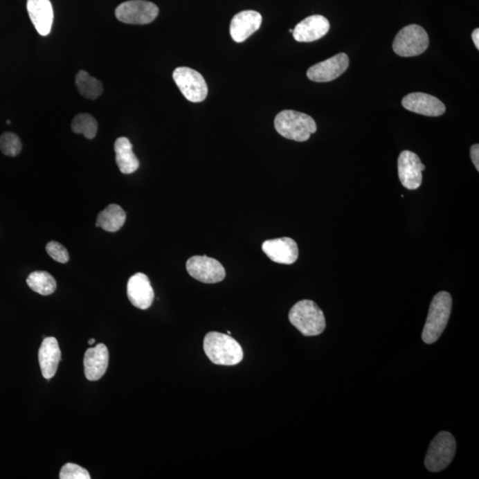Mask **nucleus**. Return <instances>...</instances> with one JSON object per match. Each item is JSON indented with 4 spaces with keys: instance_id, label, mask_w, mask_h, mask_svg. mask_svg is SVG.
I'll return each instance as SVG.
<instances>
[{
    "instance_id": "nucleus-1",
    "label": "nucleus",
    "mask_w": 479,
    "mask_h": 479,
    "mask_svg": "<svg viewBox=\"0 0 479 479\" xmlns=\"http://www.w3.org/2000/svg\"><path fill=\"white\" fill-rule=\"evenodd\" d=\"M204 350L210 361L216 365H235L244 359L241 345L226 334L208 333L204 337Z\"/></svg>"
},
{
    "instance_id": "nucleus-2",
    "label": "nucleus",
    "mask_w": 479,
    "mask_h": 479,
    "mask_svg": "<svg viewBox=\"0 0 479 479\" xmlns=\"http://www.w3.org/2000/svg\"><path fill=\"white\" fill-rule=\"evenodd\" d=\"M274 127L282 137L304 143L317 131L316 123L310 116L295 110H283L274 119Z\"/></svg>"
},
{
    "instance_id": "nucleus-3",
    "label": "nucleus",
    "mask_w": 479,
    "mask_h": 479,
    "mask_svg": "<svg viewBox=\"0 0 479 479\" xmlns=\"http://www.w3.org/2000/svg\"><path fill=\"white\" fill-rule=\"evenodd\" d=\"M453 299L449 292L437 293L431 301L428 314L422 330V338L431 345L439 340L449 323Z\"/></svg>"
},
{
    "instance_id": "nucleus-4",
    "label": "nucleus",
    "mask_w": 479,
    "mask_h": 479,
    "mask_svg": "<svg viewBox=\"0 0 479 479\" xmlns=\"http://www.w3.org/2000/svg\"><path fill=\"white\" fill-rule=\"evenodd\" d=\"M289 319L305 336H319L325 330L323 311L311 300L298 302L289 311Z\"/></svg>"
},
{
    "instance_id": "nucleus-5",
    "label": "nucleus",
    "mask_w": 479,
    "mask_h": 479,
    "mask_svg": "<svg viewBox=\"0 0 479 479\" xmlns=\"http://www.w3.org/2000/svg\"><path fill=\"white\" fill-rule=\"evenodd\" d=\"M456 442L453 435L442 431L431 441L425 456L424 464L431 472H440L445 469L455 458Z\"/></svg>"
},
{
    "instance_id": "nucleus-6",
    "label": "nucleus",
    "mask_w": 479,
    "mask_h": 479,
    "mask_svg": "<svg viewBox=\"0 0 479 479\" xmlns=\"http://www.w3.org/2000/svg\"><path fill=\"white\" fill-rule=\"evenodd\" d=\"M392 46L397 55L402 57H414L426 51L428 36L424 28L410 24L396 35Z\"/></svg>"
},
{
    "instance_id": "nucleus-7",
    "label": "nucleus",
    "mask_w": 479,
    "mask_h": 479,
    "mask_svg": "<svg viewBox=\"0 0 479 479\" xmlns=\"http://www.w3.org/2000/svg\"><path fill=\"white\" fill-rule=\"evenodd\" d=\"M173 80L186 99L191 102H201L206 99L208 87L199 72L188 67H179L173 72Z\"/></svg>"
},
{
    "instance_id": "nucleus-8",
    "label": "nucleus",
    "mask_w": 479,
    "mask_h": 479,
    "mask_svg": "<svg viewBox=\"0 0 479 479\" xmlns=\"http://www.w3.org/2000/svg\"><path fill=\"white\" fill-rule=\"evenodd\" d=\"M159 9L156 5L144 0H131L122 3L116 9V17L127 24H147L157 17Z\"/></svg>"
},
{
    "instance_id": "nucleus-9",
    "label": "nucleus",
    "mask_w": 479,
    "mask_h": 479,
    "mask_svg": "<svg viewBox=\"0 0 479 479\" xmlns=\"http://www.w3.org/2000/svg\"><path fill=\"white\" fill-rule=\"evenodd\" d=\"M188 273L195 280L204 283L222 282L226 277V270L222 263L207 256H194L188 260Z\"/></svg>"
},
{
    "instance_id": "nucleus-10",
    "label": "nucleus",
    "mask_w": 479,
    "mask_h": 479,
    "mask_svg": "<svg viewBox=\"0 0 479 479\" xmlns=\"http://www.w3.org/2000/svg\"><path fill=\"white\" fill-rule=\"evenodd\" d=\"M425 165L417 154L405 150L399 154L398 159L399 178L403 187L409 190H415L421 187L422 181V172Z\"/></svg>"
},
{
    "instance_id": "nucleus-11",
    "label": "nucleus",
    "mask_w": 479,
    "mask_h": 479,
    "mask_svg": "<svg viewBox=\"0 0 479 479\" xmlns=\"http://www.w3.org/2000/svg\"><path fill=\"white\" fill-rule=\"evenodd\" d=\"M349 67V57L346 53H340L329 59L311 66L307 71L309 80L325 83L336 80L345 73Z\"/></svg>"
},
{
    "instance_id": "nucleus-12",
    "label": "nucleus",
    "mask_w": 479,
    "mask_h": 479,
    "mask_svg": "<svg viewBox=\"0 0 479 479\" xmlns=\"http://www.w3.org/2000/svg\"><path fill=\"white\" fill-rule=\"evenodd\" d=\"M262 251L271 260L278 264H292L298 258L297 242L289 237L267 240L263 242Z\"/></svg>"
},
{
    "instance_id": "nucleus-13",
    "label": "nucleus",
    "mask_w": 479,
    "mask_h": 479,
    "mask_svg": "<svg viewBox=\"0 0 479 479\" xmlns=\"http://www.w3.org/2000/svg\"><path fill=\"white\" fill-rule=\"evenodd\" d=\"M129 300L135 307L147 310L153 304L154 292L151 286L149 277L146 274L138 273L132 275L127 283Z\"/></svg>"
},
{
    "instance_id": "nucleus-14",
    "label": "nucleus",
    "mask_w": 479,
    "mask_h": 479,
    "mask_svg": "<svg viewBox=\"0 0 479 479\" xmlns=\"http://www.w3.org/2000/svg\"><path fill=\"white\" fill-rule=\"evenodd\" d=\"M402 105L409 111L426 116H440L446 112V106L437 98L424 93H413L403 98Z\"/></svg>"
},
{
    "instance_id": "nucleus-15",
    "label": "nucleus",
    "mask_w": 479,
    "mask_h": 479,
    "mask_svg": "<svg viewBox=\"0 0 479 479\" xmlns=\"http://www.w3.org/2000/svg\"><path fill=\"white\" fill-rule=\"evenodd\" d=\"M261 24L262 17L260 12L253 10L242 11L233 17L230 24V34L235 42L242 43L256 33Z\"/></svg>"
},
{
    "instance_id": "nucleus-16",
    "label": "nucleus",
    "mask_w": 479,
    "mask_h": 479,
    "mask_svg": "<svg viewBox=\"0 0 479 479\" xmlns=\"http://www.w3.org/2000/svg\"><path fill=\"white\" fill-rule=\"evenodd\" d=\"M109 350L104 343L87 350L84 358V374L91 382L100 380L109 367Z\"/></svg>"
},
{
    "instance_id": "nucleus-17",
    "label": "nucleus",
    "mask_w": 479,
    "mask_h": 479,
    "mask_svg": "<svg viewBox=\"0 0 479 479\" xmlns=\"http://www.w3.org/2000/svg\"><path fill=\"white\" fill-rule=\"evenodd\" d=\"M329 27V21L323 15H311L296 26L293 37L298 42H313L325 36Z\"/></svg>"
},
{
    "instance_id": "nucleus-18",
    "label": "nucleus",
    "mask_w": 479,
    "mask_h": 479,
    "mask_svg": "<svg viewBox=\"0 0 479 479\" xmlns=\"http://www.w3.org/2000/svg\"><path fill=\"white\" fill-rule=\"evenodd\" d=\"M62 361V352L55 337H45L39 351V361L43 377L47 380L55 376L60 361Z\"/></svg>"
},
{
    "instance_id": "nucleus-19",
    "label": "nucleus",
    "mask_w": 479,
    "mask_h": 479,
    "mask_svg": "<svg viewBox=\"0 0 479 479\" xmlns=\"http://www.w3.org/2000/svg\"><path fill=\"white\" fill-rule=\"evenodd\" d=\"M27 10L37 33L47 36L51 33L53 10L50 0H28Z\"/></svg>"
},
{
    "instance_id": "nucleus-20",
    "label": "nucleus",
    "mask_w": 479,
    "mask_h": 479,
    "mask_svg": "<svg viewBox=\"0 0 479 479\" xmlns=\"http://www.w3.org/2000/svg\"><path fill=\"white\" fill-rule=\"evenodd\" d=\"M116 162L120 172L131 174L136 172L140 162L132 150V144L127 138H118L115 143Z\"/></svg>"
},
{
    "instance_id": "nucleus-21",
    "label": "nucleus",
    "mask_w": 479,
    "mask_h": 479,
    "mask_svg": "<svg viewBox=\"0 0 479 479\" xmlns=\"http://www.w3.org/2000/svg\"><path fill=\"white\" fill-rule=\"evenodd\" d=\"M125 220L126 214L122 207L118 204H110L98 215L96 226L107 232L115 233L122 228Z\"/></svg>"
},
{
    "instance_id": "nucleus-22",
    "label": "nucleus",
    "mask_w": 479,
    "mask_h": 479,
    "mask_svg": "<svg viewBox=\"0 0 479 479\" xmlns=\"http://www.w3.org/2000/svg\"><path fill=\"white\" fill-rule=\"evenodd\" d=\"M75 86L81 96L87 99L96 100L103 93L102 82L84 71H78L75 75Z\"/></svg>"
},
{
    "instance_id": "nucleus-23",
    "label": "nucleus",
    "mask_w": 479,
    "mask_h": 479,
    "mask_svg": "<svg viewBox=\"0 0 479 479\" xmlns=\"http://www.w3.org/2000/svg\"><path fill=\"white\" fill-rule=\"evenodd\" d=\"M27 284L33 291L42 296L51 295L57 288L55 279L45 271L31 273L27 278Z\"/></svg>"
},
{
    "instance_id": "nucleus-24",
    "label": "nucleus",
    "mask_w": 479,
    "mask_h": 479,
    "mask_svg": "<svg viewBox=\"0 0 479 479\" xmlns=\"http://www.w3.org/2000/svg\"><path fill=\"white\" fill-rule=\"evenodd\" d=\"M71 128L75 134H83L84 137L91 140L96 136L98 123L93 116L83 113L75 116Z\"/></svg>"
},
{
    "instance_id": "nucleus-25",
    "label": "nucleus",
    "mask_w": 479,
    "mask_h": 479,
    "mask_svg": "<svg viewBox=\"0 0 479 479\" xmlns=\"http://www.w3.org/2000/svg\"><path fill=\"white\" fill-rule=\"evenodd\" d=\"M23 144L20 138L12 132H5L0 137V150L6 156H17L21 153Z\"/></svg>"
},
{
    "instance_id": "nucleus-26",
    "label": "nucleus",
    "mask_w": 479,
    "mask_h": 479,
    "mask_svg": "<svg viewBox=\"0 0 479 479\" xmlns=\"http://www.w3.org/2000/svg\"><path fill=\"white\" fill-rule=\"evenodd\" d=\"M61 479H90L89 472L81 466L75 463H67L63 466L60 472Z\"/></svg>"
},
{
    "instance_id": "nucleus-27",
    "label": "nucleus",
    "mask_w": 479,
    "mask_h": 479,
    "mask_svg": "<svg viewBox=\"0 0 479 479\" xmlns=\"http://www.w3.org/2000/svg\"><path fill=\"white\" fill-rule=\"evenodd\" d=\"M46 250L49 256L56 262L66 264L69 262V256L67 248L58 242H50L46 245Z\"/></svg>"
},
{
    "instance_id": "nucleus-28",
    "label": "nucleus",
    "mask_w": 479,
    "mask_h": 479,
    "mask_svg": "<svg viewBox=\"0 0 479 479\" xmlns=\"http://www.w3.org/2000/svg\"><path fill=\"white\" fill-rule=\"evenodd\" d=\"M471 157L476 169L479 172V145L475 144L471 149Z\"/></svg>"
},
{
    "instance_id": "nucleus-29",
    "label": "nucleus",
    "mask_w": 479,
    "mask_h": 479,
    "mask_svg": "<svg viewBox=\"0 0 479 479\" xmlns=\"http://www.w3.org/2000/svg\"><path fill=\"white\" fill-rule=\"evenodd\" d=\"M472 37V40H473L474 45L476 47H477V49H479V30L476 29L474 30L473 33H472L471 35Z\"/></svg>"
},
{
    "instance_id": "nucleus-30",
    "label": "nucleus",
    "mask_w": 479,
    "mask_h": 479,
    "mask_svg": "<svg viewBox=\"0 0 479 479\" xmlns=\"http://www.w3.org/2000/svg\"><path fill=\"white\" fill-rule=\"evenodd\" d=\"M94 343H96V339L91 338L88 341V345H93Z\"/></svg>"
},
{
    "instance_id": "nucleus-31",
    "label": "nucleus",
    "mask_w": 479,
    "mask_h": 479,
    "mask_svg": "<svg viewBox=\"0 0 479 479\" xmlns=\"http://www.w3.org/2000/svg\"><path fill=\"white\" fill-rule=\"evenodd\" d=\"M6 124H11V121H9V120H8V121H6Z\"/></svg>"
}]
</instances>
